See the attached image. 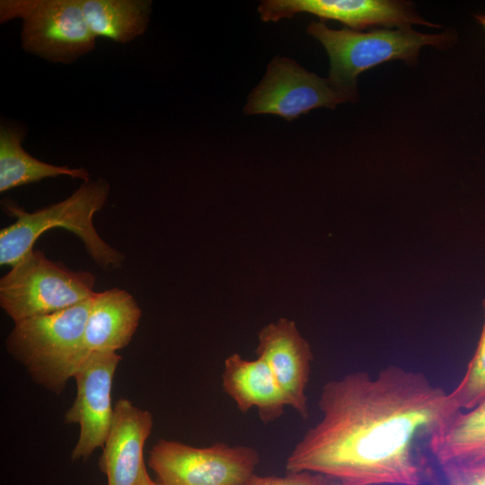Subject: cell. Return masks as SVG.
I'll list each match as a JSON object with an SVG mask.
<instances>
[{"label":"cell","instance_id":"ffe728a7","mask_svg":"<svg viewBox=\"0 0 485 485\" xmlns=\"http://www.w3.org/2000/svg\"><path fill=\"white\" fill-rule=\"evenodd\" d=\"M241 485H340L331 478L316 472H287L285 476L253 473Z\"/></svg>","mask_w":485,"mask_h":485},{"label":"cell","instance_id":"ba28073f","mask_svg":"<svg viewBox=\"0 0 485 485\" xmlns=\"http://www.w3.org/2000/svg\"><path fill=\"white\" fill-rule=\"evenodd\" d=\"M121 360L116 351H95L75 367L72 377L76 383V396L66 412L65 421L78 424L80 434L72 451L74 461L86 460L109 436L114 407L111 402L113 377Z\"/></svg>","mask_w":485,"mask_h":485},{"label":"cell","instance_id":"7c38bea8","mask_svg":"<svg viewBox=\"0 0 485 485\" xmlns=\"http://www.w3.org/2000/svg\"><path fill=\"white\" fill-rule=\"evenodd\" d=\"M153 428L152 414L128 399L114 405L112 425L99 466L108 485H137L144 468V446Z\"/></svg>","mask_w":485,"mask_h":485},{"label":"cell","instance_id":"3957f363","mask_svg":"<svg viewBox=\"0 0 485 485\" xmlns=\"http://www.w3.org/2000/svg\"><path fill=\"white\" fill-rule=\"evenodd\" d=\"M307 32L325 48L330 57L328 80L348 101L357 98V79L362 72L394 59L414 63L421 47H445L452 40L447 33L425 34L411 28L362 32L332 30L322 22H312Z\"/></svg>","mask_w":485,"mask_h":485},{"label":"cell","instance_id":"9c48e42d","mask_svg":"<svg viewBox=\"0 0 485 485\" xmlns=\"http://www.w3.org/2000/svg\"><path fill=\"white\" fill-rule=\"evenodd\" d=\"M348 101L328 78L307 71L295 60L277 56L269 64L260 83L248 96L246 114H274L287 121L310 110L335 108Z\"/></svg>","mask_w":485,"mask_h":485},{"label":"cell","instance_id":"4fadbf2b","mask_svg":"<svg viewBox=\"0 0 485 485\" xmlns=\"http://www.w3.org/2000/svg\"><path fill=\"white\" fill-rule=\"evenodd\" d=\"M141 314L137 302L128 291L111 288L96 292L92 297L76 366L93 352H117L128 346Z\"/></svg>","mask_w":485,"mask_h":485},{"label":"cell","instance_id":"8992f818","mask_svg":"<svg viewBox=\"0 0 485 485\" xmlns=\"http://www.w3.org/2000/svg\"><path fill=\"white\" fill-rule=\"evenodd\" d=\"M14 19L22 48L48 62L72 64L95 48L80 0H1L0 22Z\"/></svg>","mask_w":485,"mask_h":485},{"label":"cell","instance_id":"8fae6325","mask_svg":"<svg viewBox=\"0 0 485 485\" xmlns=\"http://www.w3.org/2000/svg\"><path fill=\"white\" fill-rule=\"evenodd\" d=\"M256 354L269 366L287 406L306 419L309 417L306 389L313 355L295 322L280 318L264 326L259 332Z\"/></svg>","mask_w":485,"mask_h":485},{"label":"cell","instance_id":"30bf717a","mask_svg":"<svg viewBox=\"0 0 485 485\" xmlns=\"http://www.w3.org/2000/svg\"><path fill=\"white\" fill-rule=\"evenodd\" d=\"M263 22H278L308 13L322 20L342 22L351 30L371 26L410 28L411 24L435 26L419 16L407 2L386 0H265L258 7Z\"/></svg>","mask_w":485,"mask_h":485},{"label":"cell","instance_id":"9a60e30c","mask_svg":"<svg viewBox=\"0 0 485 485\" xmlns=\"http://www.w3.org/2000/svg\"><path fill=\"white\" fill-rule=\"evenodd\" d=\"M26 129L17 123L3 120L0 125V192L40 181L68 176L83 181L90 180L85 168H70L40 161L22 146Z\"/></svg>","mask_w":485,"mask_h":485},{"label":"cell","instance_id":"52a82bcc","mask_svg":"<svg viewBox=\"0 0 485 485\" xmlns=\"http://www.w3.org/2000/svg\"><path fill=\"white\" fill-rule=\"evenodd\" d=\"M256 449L217 442L195 447L160 439L150 450L148 466L158 485H241L255 473Z\"/></svg>","mask_w":485,"mask_h":485},{"label":"cell","instance_id":"2e32d148","mask_svg":"<svg viewBox=\"0 0 485 485\" xmlns=\"http://www.w3.org/2000/svg\"><path fill=\"white\" fill-rule=\"evenodd\" d=\"M427 451L436 464L485 462V401L458 411L432 435Z\"/></svg>","mask_w":485,"mask_h":485},{"label":"cell","instance_id":"277c9868","mask_svg":"<svg viewBox=\"0 0 485 485\" xmlns=\"http://www.w3.org/2000/svg\"><path fill=\"white\" fill-rule=\"evenodd\" d=\"M91 302L14 322L6 339L8 352L51 392L60 393L72 377Z\"/></svg>","mask_w":485,"mask_h":485},{"label":"cell","instance_id":"5b68a950","mask_svg":"<svg viewBox=\"0 0 485 485\" xmlns=\"http://www.w3.org/2000/svg\"><path fill=\"white\" fill-rule=\"evenodd\" d=\"M95 277L31 251L0 279V306L14 322L59 312L92 298Z\"/></svg>","mask_w":485,"mask_h":485},{"label":"cell","instance_id":"7402d4cb","mask_svg":"<svg viewBox=\"0 0 485 485\" xmlns=\"http://www.w3.org/2000/svg\"><path fill=\"white\" fill-rule=\"evenodd\" d=\"M477 20L485 28V14L478 15Z\"/></svg>","mask_w":485,"mask_h":485},{"label":"cell","instance_id":"6da1fadb","mask_svg":"<svg viewBox=\"0 0 485 485\" xmlns=\"http://www.w3.org/2000/svg\"><path fill=\"white\" fill-rule=\"evenodd\" d=\"M321 419L290 452L287 472L326 475L340 485H423L432 435L461 410L422 372L388 366L328 381Z\"/></svg>","mask_w":485,"mask_h":485},{"label":"cell","instance_id":"5bb4252c","mask_svg":"<svg viewBox=\"0 0 485 485\" xmlns=\"http://www.w3.org/2000/svg\"><path fill=\"white\" fill-rule=\"evenodd\" d=\"M222 386L241 412L246 413L256 408L265 424L278 419L287 407L274 375L260 357L249 360L237 353L226 357Z\"/></svg>","mask_w":485,"mask_h":485},{"label":"cell","instance_id":"d6986e66","mask_svg":"<svg viewBox=\"0 0 485 485\" xmlns=\"http://www.w3.org/2000/svg\"><path fill=\"white\" fill-rule=\"evenodd\" d=\"M427 483L431 485H485V462L436 464L430 462Z\"/></svg>","mask_w":485,"mask_h":485},{"label":"cell","instance_id":"44dd1931","mask_svg":"<svg viewBox=\"0 0 485 485\" xmlns=\"http://www.w3.org/2000/svg\"><path fill=\"white\" fill-rule=\"evenodd\" d=\"M137 485H158V483L152 480L146 466Z\"/></svg>","mask_w":485,"mask_h":485},{"label":"cell","instance_id":"7a4b0ae2","mask_svg":"<svg viewBox=\"0 0 485 485\" xmlns=\"http://www.w3.org/2000/svg\"><path fill=\"white\" fill-rule=\"evenodd\" d=\"M110 185L102 178L83 181L69 197L33 212L4 200L3 208L15 221L0 231V265L10 268L22 260L46 231L60 227L77 235L94 262L105 270L119 268L125 255L103 241L93 225V216L105 205Z\"/></svg>","mask_w":485,"mask_h":485},{"label":"cell","instance_id":"e0dca14e","mask_svg":"<svg viewBox=\"0 0 485 485\" xmlns=\"http://www.w3.org/2000/svg\"><path fill=\"white\" fill-rule=\"evenodd\" d=\"M85 21L96 38L126 44L147 30L151 0H80Z\"/></svg>","mask_w":485,"mask_h":485},{"label":"cell","instance_id":"ac0fdd59","mask_svg":"<svg viewBox=\"0 0 485 485\" xmlns=\"http://www.w3.org/2000/svg\"><path fill=\"white\" fill-rule=\"evenodd\" d=\"M484 323L476 350L456 387L449 392L461 410H469L485 401V299Z\"/></svg>","mask_w":485,"mask_h":485}]
</instances>
